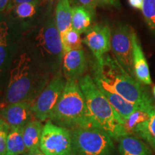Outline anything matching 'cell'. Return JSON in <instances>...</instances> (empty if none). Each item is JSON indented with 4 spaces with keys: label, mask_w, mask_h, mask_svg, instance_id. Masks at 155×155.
<instances>
[{
    "label": "cell",
    "mask_w": 155,
    "mask_h": 155,
    "mask_svg": "<svg viewBox=\"0 0 155 155\" xmlns=\"http://www.w3.org/2000/svg\"><path fill=\"white\" fill-rule=\"evenodd\" d=\"M91 67L97 86L113 91L142 109L155 111V104L142 83L129 74L114 56L107 53L99 61L94 59Z\"/></svg>",
    "instance_id": "obj_1"
},
{
    "label": "cell",
    "mask_w": 155,
    "mask_h": 155,
    "mask_svg": "<svg viewBox=\"0 0 155 155\" xmlns=\"http://www.w3.org/2000/svg\"><path fill=\"white\" fill-rule=\"evenodd\" d=\"M10 68L2 107L24 101L34 102L50 81L44 65L27 52L13 60Z\"/></svg>",
    "instance_id": "obj_2"
},
{
    "label": "cell",
    "mask_w": 155,
    "mask_h": 155,
    "mask_svg": "<svg viewBox=\"0 0 155 155\" xmlns=\"http://www.w3.org/2000/svg\"><path fill=\"white\" fill-rule=\"evenodd\" d=\"M48 120L66 129L95 127L78 81H66Z\"/></svg>",
    "instance_id": "obj_3"
},
{
    "label": "cell",
    "mask_w": 155,
    "mask_h": 155,
    "mask_svg": "<svg viewBox=\"0 0 155 155\" xmlns=\"http://www.w3.org/2000/svg\"><path fill=\"white\" fill-rule=\"evenodd\" d=\"M95 127L107 133L112 139L125 136L124 120L114 111L109 101L89 75L78 80Z\"/></svg>",
    "instance_id": "obj_4"
},
{
    "label": "cell",
    "mask_w": 155,
    "mask_h": 155,
    "mask_svg": "<svg viewBox=\"0 0 155 155\" xmlns=\"http://www.w3.org/2000/svg\"><path fill=\"white\" fill-rule=\"evenodd\" d=\"M73 155H111L114 150L112 138L96 127H82L70 130Z\"/></svg>",
    "instance_id": "obj_5"
},
{
    "label": "cell",
    "mask_w": 155,
    "mask_h": 155,
    "mask_svg": "<svg viewBox=\"0 0 155 155\" xmlns=\"http://www.w3.org/2000/svg\"><path fill=\"white\" fill-rule=\"evenodd\" d=\"M35 45L44 66L55 71L63 63L61 35L53 17H49L39 30L35 37Z\"/></svg>",
    "instance_id": "obj_6"
},
{
    "label": "cell",
    "mask_w": 155,
    "mask_h": 155,
    "mask_svg": "<svg viewBox=\"0 0 155 155\" xmlns=\"http://www.w3.org/2000/svg\"><path fill=\"white\" fill-rule=\"evenodd\" d=\"M40 149L45 155H73L71 131L48 120L44 124Z\"/></svg>",
    "instance_id": "obj_7"
},
{
    "label": "cell",
    "mask_w": 155,
    "mask_h": 155,
    "mask_svg": "<svg viewBox=\"0 0 155 155\" xmlns=\"http://www.w3.org/2000/svg\"><path fill=\"white\" fill-rule=\"evenodd\" d=\"M66 80L61 71L54 75L32 104L34 117L41 121H48L61 97Z\"/></svg>",
    "instance_id": "obj_8"
},
{
    "label": "cell",
    "mask_w": 155,
    "mask_h": 155,
    "mask_svg": "<svg viewBox=\"0 0 155 155\" xmlns=\"http://www.w3.org/2000/svg\"><path fill=\"white\" fill-rule=\"evenodd\" d=\"M132 31L133 29L127 25H116L111 32V50L120 65L129 74L135 78L133 68Z\"/></svg>",
    "instance_id": "obj_9"
},
{
    "label": "cell",
    "mask_w": 155,
    "mask_h": 155,
    "mask_svg": "<svg viewBox=\"0 0 155 155\" xmlns=\"http://www.w3.org/2000/svg\"><path fill=\"white\" fill-rule=\"evenodd\" d=\"M83 42L99 61L111 50V30L107 25L96 24L86 31Z\"/></svg>",
    "instance_id": "obj_10"
},
{
    "label": "cell",
    "mask_w": 155,
    "mask_h": 155,
    "mask_svg": "<svg viewBox=\"0 0 155 155\" xmlns=\"http://www.w3.org/2000/svg\"><path fill=\"white\" fill-rule=\"evenodd\" d=\"M34 102L24 101L4 106L0 111L2 118L10 127H24L32 117V104Z\"/></svg>",
    "instance_id": "obj_11"
},
{
    "label": "cell",
    "mask_w": 155,
    "mask_h": 155,
    "mask_svg": "<svg viewBox=\"0 0 155 155\" xmlns=\"http://www.w3.org/2000/svg\"><path fill=\"white\" fill-rule=\"evenodd\" d=\"M88 69V61L83 49L74 50L63 55L62 72L66 81H78Z\"/></svg>",
    "instance_id": "obj_12"
},
{
    "label": "cell",
    "mask_w": 155,
    "mask_h": 155,
    "mask_svg": "<svg viewBox=\"0 0 155 155\" xmlns=\"http://www.w3.org/2000/svg\"><path fill=\"white\" fill-rule=\"evenodd\" d=\"M133 68L135 78L142 84L150 86L152 84L150 68L141 48L137 35L132 31Z\"/></svg>",
    "instance_id": "obj_13"
},
{
    "label": "cell",
    "mask_w": 155,
    "mask_h": 155,
    "mask_svg": "<svg viewBox=\"0 0 155 155\" xmlns=\"http://www.w3.org/2000/svg\"><path fill=\"white\" fill-rule=\"evenodd\" d=\"M154 112L139 108L131 114L127 119L124 121L126 135H136L141 138L149 120Z\"/></svg>",
    "instance_id": "obj_14"
},
{
    "label": "cell",
    "mask_w": 155,
    "mask_h": 155,
    "mask_svg": "<svg viewBox=\"0 0 155 155\" xmlns=\"http://www.w3.org/2000/svg\"><path fill=\"white\" fill-rule=\"evenodd\" d=\"M98 88L104 94V96L106 97L114 111L124 121L127 119L131 114H133L135 111H137L139 108H141L138 106L126 100L125 98L114 92L113 91L105 88H100V87Z\"/></svg>",
    "instance_id": "obj_15"
},
{
    "label": "cell",
    "mask_w": 155,
    "mask_h": 155,
    "mask_svg": "<svg viewBox=\"0 0 155 155\" xmlns=\"http://www.w3.org/2000/svg\"><path fill=\"white\" fill-rule=\"evenodd\" d=\"M119 141L120 155H152L149 147L135 136H123Z\"/></svg>",
    "instance_id": "obj_16"
},
{
    "label": "cell",
    "mask_w": 155,
    "mask_h": 155,
    "mask_svg": "<svg viewBox=\"0 0 155 155\" xmlns=\"http://www.w3.org/2000/svg\"><path fill=\"white\" fill-rule=\"evenodd\" d=\"M44 125L36 118L32 119L23 127V138L27 152L40 149Z\"/></svg>",
    "instance_id": "obj_17"
},
{
    "label": "cell",
    "mask_w": 155,
    "mask_h": 155,
    "mask_svg": "<svg viewBox=\"0 0 155 155\" xmlns=\"http://www.w3.org/2000/svg\"><path fill=\"white\" fill-rule=\"evenodd\" d=\"M72 9L69 0H58L55 8V23L61 38L71 28Z\"/></svg>",
    "instance_id": "obj_18"
},
{
    "label": "cell",
    "mask_w": 155,
    "mask_h": 155,
    "mask_svg": "<svg viewBox=\"0 0 155 155\" xmlns=\"http://www.w3.org/2000/svg\"><path fill=\"white\" fill-rule=\"evenodd\" d=\"M72 12L71 28L81 35L86 32L91 27V23L95 16L88 9L81 6H74Z\"/></svg>",
    "instance_id": "obj_19"
},
{
    "label": "cell",
    "mask_w": 155,
    "mask_h": 155,
    "mask_svg": "<svg viewBox=\"0 0 155 155\" xmlns=\"http://www.w3.org/2000/svg\"><path fill=\"white\" fill-rule=\"evenodd\" d=\"M27 152L23 127H11L7 141V155H21Z\"/></svg>",
    "instance_id": "obj_20"
},
{
    "label": "cell",
    "mask_w": 155,
    "mask_h": 155,
    "mask_svg": "<svg viewBox=\"0 0 155 155\" xmlns=\"http://www.w3.org/2000/svg\"><path fill=\"white\" fill-rule=\"evenodd\" d=\"M63 55L68 52L74 50L83 49V40L81 38V34L77 31L71 28L62 36Z\"/></svg>",
    "instance_id": "obj_21"
},
{
    "label": "cell",
    "mask_w": 155,
    "mask_h": 155,
    "mask_svg": "<svg viewBox=\"0 0 155 155\" xmlns=\"http://www.w3.org/2000/svg\"><path fill=\"white\" fill-rule=\"evenodd\" d=\"M141 12L147 26L155 35V0H144Z\"/></svg>",
    "instance_id": "obj_22"
},
{
    "label": "cell",
    "mask_w": 155,
    "mask_h": 155,
    "mask_svg": "<svg viewBox=\"0 0 155 155\" xmlns=\"http://www.w3.org/2000/svg\"><path fill=\"white\" fill-rule=\"evenodd\" d=\"M38 5V3L36 2L23 3L17 5L12 10H13L15 15L19 18H29L35 14L36 7Z\"/></svg>",
    "instance_id": "obj_23"
},
{
    "label": "cell",
    "mask_w": 155,
    "mask_h": 155,
    "mask_svg": "<svg viewBox=\"0 0 155 155\" xmlns=\"http://www.w3.org/2000/svg\"><path fill=\"white\" fill-rule=\"evenodd\" d=\"M141 138L146 140L155 150V112L149 120Z\"/></svg>",
    "instance_id": "obj_24"
},
{
    "label": "cell",
    "mask_w": 155,
    "mask_h": 155,
    "mask_svg": "<svg viewBox=\"0 0 155 155\" xmlns=\"http://www.w3.org/2000/svg\"><path fill=\"white\" fill-rule=\"evenodd\" d=\"M10 126L0 117V155H7V141Z\"/></svg>",
    "instance_id": "obj_25"
},
{
    "label": "cell",
    "mask_w": 155,
    "mask_h": 155,
    "mask_svg": "<svg viewBox=\"0 0 155 155\" xmlns=\"http://www.w3.org/2000/svg\"><path fill=\"white\" fill-rule=\"evenodd\" d=\"M9 57V46L8 41L0 45V79L7 68Z\"/></svg>",
    "instance_id": "obj_26"
},
{
    "label": "cell",
    "mask_w": 155,
    "mask_h": 155,
    "mask_svg": "<svg viewBox=\"0 0 155 155\" xmlns=\"http://www.w3.org/2000/svg\"><path fill=\"white\" fill-rule=\"evenodd\" d=\"M75 6H81L88 9L93 15H96V8L98 5L94 0H72Z\"/></svg>",
    "instance_id": "obj_27"
},
{
    "label": "cell",
    "mask_w": 155,
    "mask_h": 155,
    "mask_svg": "<svg viewBox=\"0 0 155 155\" xmlns=\"http://www.w3.org/2000/svg\"><path fill=\"white\" fill-rule=\"evenodd\" d=\"M9 25L5 21H0V45L7 41L9 35Z\"/></svg>",
    "instance_id": "obj_28"
},
{
    "label": "cell",
    "mask_w": 155,
    "mask_h": 155,
    "mask_svg": "<svg viewBox=\"0 0 155 155\" xmlns=\"http://www.w3.org/2000/svg\"><path fill=\"white\" fill-rule=\"evenodd\" d=\"M97 5L106 7H120V0H94Z\"/></svg>",
    "instance_id": "obj_29"
},
{
    "label": "cell",
    "mask_w": 155,
    "mask_h": 155,
    "mask_svg": "<svg viewBox=\"0 0 155 155\" xmlns=\"http://www.w3.org/2000/svg\"><path fill=\"white\" fill-rule=\"evenodd\" d=\"M39 2H40V0H9L8 8H7V10L11 11L12 9H13L15 7H17V5H20V4L28 3V2L39 3Z\"/></svg>",
    "instance_id": "obj_30"
},
{
    "label": "cell",
    "mask_w": 155,
    "mask_h": 155,
    "mask_svg": "<svg viewBox=\"0 0 155 155\" xmlns=\"http://www.w3.org/2000/svg\"><path fill=\"white\" fill-rule=\"evenodd\" d=\"M128 2H129V5L132 7L133 8L139 9V10L142 9L144 0H128Z\"/></svg>",
    "instance_id": "obj_31"
},
{
    "label": "cell",
    "mask_w": 155,
    "mask_h": 155,
    "mask_svg": "<svg viewBox=\"0 0 155 155\" xmlns=\"http://www.w3.org/2000/svg\"><path fill=\"white\" fill-rule=\"evenodd\" d=\"M9 0H0V12L7 10L8 8Z\"/></svg>",
    "instance_id": "obj_32"
},
{
    "label": "cell",
    "mask_w": 155,
    "mask_h": 155,
    "mask_svg": "<svg viewBox=\"0 0 155 155\" xmlns=\"http://www.w3.org/2000/svg\"><path fill=\"white\" fill-rule=\"evenodd\" d=\"M26 155H45L43 152L40 150V149H38V150L31 151V152H27Z\"/></svg>",
    "instance_id": "obj_33"
},
{
    "label": "cell",
    "mask_w": 155,
    "mask_h": 155,
    "mask_svg": "<svg viewBox=\"0 0 155 155\" xmlns=\"http://www.w3.org/2000/svg\"><path fill=\"white\" fill-rule=\"evenodd\" d=\"M152 94H153V95H154V97L155 98V86H153V88H152Z\"/></svg>",
    "instance_id": "obj_34"
},
{
    "label": "cell",
    "mask_w": 155,
    "mask_h": 155,
    "mask_svg": "<svg viewBox=\"0 0 155 155\" xmlns=\"http://www.w3.org/2000/svg\"><path fill=\"white\" fill-rule=\"evenodd\" d=\"M53 1H54V0H53Z\"/></svg>",
    "instance_id": "obj_35"
}]
</instances>
